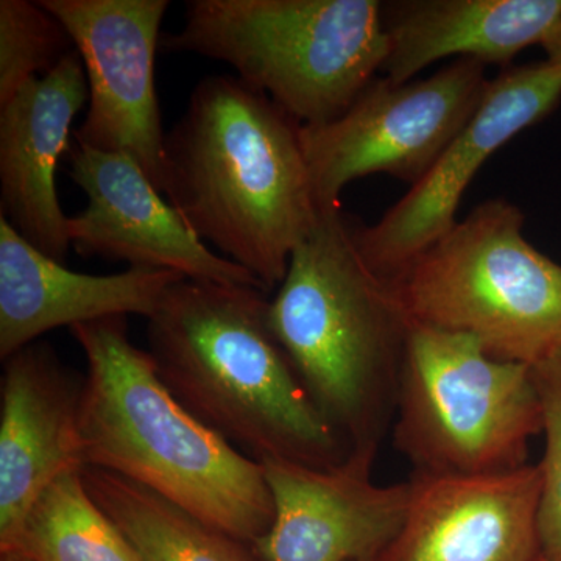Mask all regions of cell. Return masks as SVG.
Masks as SVG:
<instances>
[{
	"label": "cell",
	"instance_id": "cell-1",
	"mask_svg": "<svg viewBox=\"0 0 561 561\" xmlns=\"http://www.w3.org/2000/svg\"><path fill=\"white\" fill-rule=\"evenodd\" d=\"M301 127L238 77L210 76L165 136L169 203L268 294L320 220Z\"/></svg>",
	"mask_w": 561,
	"mask_h": 561
},
{
	"label": "cell",
	"instance_id": "cell-2",
	"mask_svg": "<svg viewBox=\"0 0 561 561\" xmlns=\"http://www.w3.org/2000/svg\"><path fill=\"white\" fill-rule=\"evenodd\" d=\"M267 291L181 279L147 320L149 354L198 421L257 461L334 470L348 451L268 321Z\"/></svg>",
	"mask_w": 561,
	"mask_h": 561
},
{
	"label": "cell",
	"instance_id": "cell-3",
	"mask_svg": "<svg viewBox=\"0 0 561 561\" xmlns=\"http://www.w3.org/2000/svg\"><path fill=\"white\" fill-rule=\"evenodd\" d=\"M353 225L342 208L320 214L291 254L268 321L346 463L373 471L393 426L413 321L397 280L362 257Z\"/></svg>",
	"mask_w": 561,
	"mask_h": 561
},
{
	"label": "cell",
	"instance_id": "cell-4",
	"mask_svg": "<svg viewBox=\"0 0 561 561\" xmlns=\"http://www.w3.org/2000/svg\"><path fill=\"white\" fill-rule=\"evenodd\" d=\"M84 357L80 432L87 467L114 472L254 545L275 518L261 461L195 419L162 383L127 317L69 328Z\"/></svg>",
	"mask_w": 561,
	"mask_h": 561
},
{
	"label": "cell",
	"instance_id": "cell-5",
	"mask_svg": "<svg viewBox=\"0 0 561 561\" xmlns=\"http://www.w3.org/2000/svg\"><path fill=\"white\" fill-rule=\"evenodd\" d=\"M161 47L227 62L302 127L337 119L389 54L378 0H190Z\"/></svg>",
	"mask_w": 561,
	"mask_h": 561
},
{
	"label": "cell",
	"instance_id": "cell-6",
	"mask_svg": "<svg viewBox=\"0 0 561 561\" xmlns=\"http://www.w3.org/2000/svg\"><path fill=\"white\" fill-rule=\"evenodd\" d=\"M493 198L457 221L397 280L420 327L468 335L491 359L535 367L561 350V265Z\"/></svg>",
	"mask_w": 561,
	"mask_h": 561
},
{
	"label": "cell",
	"instance_id": "cell-7",
	"mask_svg": "<svg viewBox=\"0 0 561 561\" xmlns=\"http://www.w3.org/2000/svg\"><path fill=\"white\" fill-rule=\"evenodd\" d=\"M391 431L412 474L518 470L542 434L531 367L491 359L468 335L413 324Z\"/></svg>",
	"mask_w": 561,
	"mask_h": 561
},
{
	"label": "cell",
	"instance_id": "cell-8",
	"mask_svg": "<svg viewBox=\"0 0 561 561\" xmlns=\"http://www.w3.org/2000/svg\"><path fill=\"white\" fill-rule=\"evenodd\" d=\"M489 81L483 62L457 58L430 79H376L337 119L301 127L320 213L341 208L342 191L364 176L419 183L471 119Z\"/></svg>",
	"mask_w": 561,
	"mask_h": 561
},
{
	"label": "cell",
	"instance_id": "cell-9",
	"mask_svg": "<svg viewBox=\"0 0 561 561\" xmlns=\"http://www.w3.org/2000/svg\"><path fill=\"white\" fill-rule=\"evenodd\" d=\"M76 44L90 88L77 146L125 153L165 191V133L154 60L169 0H39Z\"/></svg>",
	"mask_w": 561,
	"mask_h": 561
},
{
	"label": "cell",
	"instance_id": "cell-10",
	"mask_svg": "<svg viewBox=\"0 0 561 561\" xmlns=\"http://www.w3.org/2000/svg\"><path fill=\"white\" fill-rule=\"evenodd\" d=\"M561 72L546 61L501 70L468 124L430 172L371 227L353 225L371 271L400 280L413 262L457 224L465 191L502 146L559 106Z\"/></svg>",
	"mask_w": 561,
	"mask_h": 561
},
{
	"label": "cell",
	"instance_id": "cell-11",
	"mask_svg": "<svg viewBox=\"0 0 561 561\" xmlns=\"http://www.w3.org/2000/svg\"><path fill=\"white\" fill-rule=\"evenodd\" d=\"M68 173L88 198L68 220L70 245L81 256L267 291L241 265L210 251L128 154L77 146Z\"/></svg>",
	"mask_w": 561,
	"mask_h": 561
},
{
	"label": "cell",
	"instance_id": "cell-12",
	"mask_svg": "<svg viewBox=\"0 0 561 561\" xmlns=\"http://www.w3.org/2000/svg\"><path fill=\"white\" fill-rule=\"evenodd\" d=\"M408 516L375 561H542L540 465L500 474H412Z\"/></svg>",
	"mask_w": 561,
	"mask_h": 561
},
{
	"label": "cell",
	"instance_id": "cell-13",
	"mask_svg": "<svg viewBox=\"0 0 561 561\" xmlns=\"http://www.w3.org/2000/svg\"><path fill=\"white\" fill-rule=\"evenodd\" d=\"M261 463L275 505L271 530L253 545L264 561H375L408 516L411 479L378 485L373 471L348 463Z\"/></svg>",
	"mask_w": 561,
	"mask_h": 561
},
{
	"label": "cell",
	"instance_id": "cell-14",
	"mask_svg": "<svg viewBox=\"0 0 561 561\" xmlns=\"http://www.w3.org/2000/svg\"><path fill=\"white\" fill-rule=\"evenodd\" d=\"M2 362L0 548L14 537L47 486L87 468L80 432L84 375L43 341Z\"/></svg>",
	"mask_w": 561,
	"mask_h": 561
},
{
	"label": "cell",
	"instance_id": "cell-15",
	"mask_svg": "<svg viewBox=\"0 0 561 561\" xmlns=\"http://www.w3.org/2000/svg\"><path fill=\"white\" fill-rule=\"evenodd\" d=\"M88 102L87 72L73 50L0 105V216L61 264L72 245L69 217L58 198L57 171L70 149L73 121Z\"/></svg>",
	"mask_w": 561,
	"mask_h": 561
},
{
	"label": "cell",
	"instance_id": "cell-16",
	"mask_svg": "<svg viewBox=\"0 0 561 561\" xmlns=\"http://www.w3.org/2000/svg\"><path fill=\"white\" fill-rule=\"evenodd\" d=\"M184 278L179 272L150 267L106 276L70 271L0 216V359L55 328L110 317L149 320L165 291Z\"/></svg>",
	"mask_w": 561,
	"mask_h": 561
},
{
	"label": "cell",
	"instance_id": "cell-17",
	"mask_svg": "<svg viewBox=\"0 0 561 561\" xmlns=\"http://www.w3.org/2000/svg\"><path fill=\"white\" fill-rule=\"evenodd\" d=\"M561 20V0H404L383 3L389 54L383 79L412 81L443 58L511 65L542 44Z\"/></svg>",
	"mask_w": 561,
	"mask_h": 561
},
{
	"label": "cell",
	"instance_id": "cell-18",
	"mask_svg": "<svg viewBox=\"0 0 561 561\" xmlns=\"http://www.w3.org/2000/svg\"><path fill=\"white\" fill-rule=\"evenodd\" d=\"M84 486L144 561H264L253 545L202 522L139 483L98 467L81 471Z\"/></svg>",
	"mask_w": 561,
	"mask_h": 561
},
{
	"label": "cell",
	"instance_id": "cell-19",
	"mask_svg": "<svg viewBox=\"0 0 561 561\" xmlns=\"http://www.w3.org/2000/svg\"><path fill=\"white\" fill-rule=\"evenodd\" d=\"M0 551L32 561H144L92 501L81 471L62 474L47 486Z\"/></svg>",
	"mask_w": 561,
	"mask_h": 561
},
{
	"label": "cell",
	"instance_id": "cell-20",
	"mask_svg": "<svg viewBox=\"0 0 561 561\" xmlns=\"http://www.w3.org/2000/svg\"><path fill=\"white\" fill-rule=\"evenodd\" d=\"M73 50L65 25L41 2L0 0V105Z\"/></svg>",
	"mask_w": 561,
	"mask_h": 561
},
{
	"label": "cell",
	"instance_id": "cell-21",
	"mask_svg": "<svg viewBox=\"0 0 561 561\" xmlns=\"http://www.w3.org/2000/svg\"><path fill=\"white\" fill-rule=\"evenodd\" d=\"M541 405L545 456L540 534L546 559L561 560V350L531 367Z\"/></svg>",
	"mask_w": 561,
	"mask_h": 561
},
{
	"label": "cell",
	"instance_id": "cell-22",
	"mask_svg": "<svg viewBox=\"0 0 561 561\" xmlns=\"http://www.w3.org/2000/svg\"><path fill=\"white\" fill-rule=\"evenodd\" d=\"M542 49L546 51V62L561 72V20L549 32L548 38L542 41Z\"/></svg>",
	"mask_w": 561,
	"mask_h": 561
},
{
	"label": "cell",
	"instance_id": "cell-23",
	"mask_svg": "<svg viewBox=\"0 0 561 561\" xmlns=\"http://www.w3.org/2000/svg\"><path fill=\"white\" fill-rule=\"evenodd\" d=\"M0 561H32L25 559V557L16 556V553H2V560Z\"/></svg>",
	"mask_w": 561,
	"mask_h": 561
},
{
	"label": "cell",
	"instance_id": "cell-24",
	"mask_svg": "<svg viewBox=\"0 0 561 561\" xmlns=\"http://www.w3.org/2000/svg\"><path fill=\"white\" fill-rule=\"evenodd\" d=\"M542 561H561V560H551V559H546V557H545V560H542Z\"/></svg>",
	"mask_w": 561,
	"mask_h": 561
}]
</instances>
